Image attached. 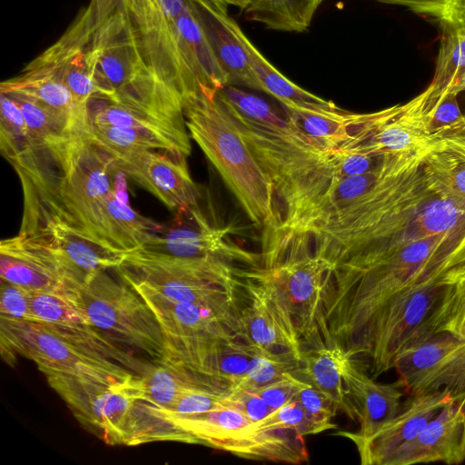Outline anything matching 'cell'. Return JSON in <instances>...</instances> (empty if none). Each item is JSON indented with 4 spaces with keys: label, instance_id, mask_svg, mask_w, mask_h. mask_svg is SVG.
<instances>
[{
    "label": "cell",
    "instance_id": "cell-1",
    "mask_svg": "<svg viewBox=\"0 0 465 465\" xmlns=\"http://www.w3.org/2000/svg\"><path fill=\"white\" fill-rule=\"evenodd\" d=\"M465 246V223L396 247L349 257L328 271L323 292L326 346L344 353L392 297L446 270Z\"/></svg>",
    "mask_w": 465,
    "mask_h": 465
},
{
    "label": "cell",
    "instance_id": "cell-2",
    "mask_svg": "<svg viewBox=\"0 0 465 465\" xmlns=\"http://www.w3.org/2000/svg\"><path fill=\"white\" fill-rule=\"evenodd\" d=\"M421 156L402 157L364 197L307 232L314 253L332 268L351 256L421 237L419 213L434 196L423 181Z\"/></svg>",
    "mask_w": 465,
    "mask_h": 465
},
{
    "label": "cell",
    "instance_id": "cell-3",
    "mask_svg": "<svg viewBox=\"0 0 465 465\" xmlns=\"http://www.w3.org/2000/svg\"><path fill=\"white\" fill-rule=\"evenodd\" d=\"M2 355L33 361L45 374L115 383L134 375L137 361L92 326L64 327L0 318Z\"/></svg>",
    "mask_w": 465,
    "mask_h": 465
},
{
    "label": "cell",
    "instance_id": "cell-4",
    "mask_svg": "<svg viewBox=\"0 0 465 465\" xmlns=\"http://www.w3.org/2000/svg\"><path fill=\"white\" fill-rule=\"evenodd\" d=\"M190 137L215 167L251 222L263 230L280 223L272 182L216 92L183 101Z\"/></svg>",
    "mask_w": 465,
    "mask_h": 465
},
{
    "label": "cell",
    "instance_id": "cell-5",
    "mask_svg": "<svg viewBox=\"0 0 465 465\" xmlns=\"http://www.w3.org/2000/svg\"><path fill=\"white\" fill-rule=\"evenodd\" d=\"M258 163L272 182L284 213L286 224L309 208L335 181L344 178V150L315 145L282 126L264 127L244 118L225 105ZM287 121V120H286Z\"/></svg>",
    "mask_w": 465,
    "mask_h": 465
},
{
    "label": "cell",
    "instance_id": "cell-6",
    "mask_svg": "<svg viewBox=\"0 0 465 465\" xmlns=\"http://www.w3.org/2000/svg\"><path fill=\"white\" fill-rule=\"evenodd\" d=\"M87 135L105 152L146 149L188 157L192 146L183 101L94 99L88 104Z\"/></svg>",
    "mask_w": 465,
    "mask_h": 465
},
{
    "label": "cell",
    "instance_id": "cell-7",
    "mask_svg": "<svg viewBox=\"0 0 465 465\" xmlns=\"http://www.w3.org/2000/svg\"><path fill=\"white\" fill-rule=\"evenodd\" d=\"M92 4L94 18L89 57L97 91L94 99L137 98L169 88L147 67L121 1L93 0Z\"/></svg>",
    "mask_w": 465,
    "mask_h": 465
},
{
    "label": "cell",
    "instance_id": "cell-8",
    "mask_svg": "<svg viewBox=\"0 0 465 465\" xmlns=\"http://www.w3.org/2000/svg\"><path fill=\"white\" fill-rule=\"evenodd\" d=\"M121 174L105 151L88 136L81 137L73 141L61 162L53 193L31 198L28 203L54 211L105 242L100 228L102 213Z\"/></svg>",
    "mask_w": 465,
    "mask_h": 465
},
{
    "label": "cell",
    "instance_id": "cell-9",
    "mask_svg": "<svg viewBox=\"0 0 465 465\" xmlns=\"http://www.w3.org/2000/svg\"><path fill=\"white\" fill-rule=\"evenodd\" d=\"M123 281L143 283L181 302L220 304L238 299L241 270L217 258L173 259L127 253L114 269Z\"/></svg>",
    "mask_w": 465,
    "mask_h": 465
},
{
    "label": "cell",
    "instance_id": "cell-10",
    "mask_svg": "<svg viewBox=\"0 0 465 465\" xmlns=\"http://www.w3.org/2000/svg\"><path fill=\"white\" fill-rule=\"evenodd\" d=\"M72 296L92 327L142 351L154 364L168 361L155 315L130 285L99 272Z\"/></svg>",
    "mask_w": 465,
    "mask_h": 465
},
{
    "label": "cell",
    "instance_id": "cell-11",
    "mask_svg": "<svg viewBox=\"0 0 465 465\" xmlns=\"http://www.w3.org/2000/svg\"><path fill=\"white\" fill-rule=\"evenodd\" d=\"M239 321L242 338L259 353L298 364L303 347L281 293L261 266L241 270Z\"/></svg>",
    "mask_w": 465,
    "mask_h": 465
},
{
    "label": "cell",
    "instance_id": "cell-12",
    "mask_svg": "<svg viewBox=\"0 0 465 465\" xmlns=\"http://www.w3.org/2000/svg\"><path fill=\"white\" fill-rule=\"evenodd\" d=\"M430 84L409 102L376 113L357 114L351 141L342 150L371 155L423 154L437 139L429 124Z\"/></svg>",
    "mask_w": 465,
    "mask_h": 465
},
{
    "label": "cell",
    "instance_id": "cell-13",
    "mask_svg": "<svg viewBox=\"0 0 465 465\" xmlns=\"http://www.w3.org/2000/svg\"><path fill=\"white\" fill-rule=\"evenodd\" d=\"M45 377L81 423L94 429L107 444H125L131 411L143 399L142 376L134 374L115 383L54 374Z\"/></svg>",
    "mask_w": 465,
    "mask_h": 465
},
{
    "label": "cell",
    "instance_id": "cell-14",
    "mask_svg": "<svg viewBox=\"0 0 465 465\" xmlns=\"http://www.w3.org/2000/svg\"><path fill=\"white\" fill-rule=\"evenodd\" d=\"M167 228H162L138 249V253L173 259L217 258L248 268L261 266L257 254L233 242L228 236L230 227L211 224L198 206L179 210Z\"/></svg>",
    "mask_w": 465,
    "mask_h": 465
},
{
    "label": "cell",
    "instance_id": "cell-15",
    "mask_svg": "<svg viewBox=\"0 0 465 465\" xmlns=\"http://www.w3.org/2000/svg\"><path fill=\"white\" fill-rule=\"evenodd\" d=\"M123 282L141 295L155 315L168 353L183 345L205 339H242L239 295L235 301L220 304L181 302L170 300L143 283Z\"/></svg>",
    "mask_w": 465,
    "mask_h": 465
},
{
    "label": "cell",
    "instance_id": "cell-16",
    "mask_svg": "<svg viewBox=\"0 0 465 465\" xmlns=\"http://www.w3.org/2000/svg\"><path fill=\"white\" fill-rule=\"evenodd\" d=\"M394 369L396 383L411 395L442 391L465 408V339L435 335L404 351Z\"/></svg>",
    "mask_w": 465,
    "mask_h": 465
},
{
    "label": "cell",
    "instance_id": "cell-17",
    "mask_svg": "<svg viewBox=\"0 0 465 465\" xmlns=\"http://www.w3.org/2000/svg\"><path fill=\"white\" fill-rule=\"evenodd\" d=\"M27 228L45 241L63 261L81 287L94 274L115 269L127 253L84 232L48 208L28 206Z\"/></svg>",
    "mask_w": 465,
    "mask_h": 465
},
{
    "label": "cell",
    "instance_id": "cell-18",
    "mask_svg": "<svg viewBox=\"0 0 465 465\" xmlns=\"http://www.w3.org/2000/svg\"><path fill=\"white\" fill-rule=\"evenodd\" d=\"M107 153L118 170L157 197L170 210L177 212L197 206L200 191L190 175L186 157L146 149Z\"/></svg>",
    "mask_w": 465,
    "mask_h": 465
},
{
    "label": "cell",
    "instance_id": "cell-19",
    "mask_svg": "<svg viewBox=\"0 0 465 465\" xmlns=\"http://www.w3.org/2000/svg\"><path fill=\"white\" fill-rule=\"evenodd\" d=\"M1 281L29 291L74 293L81 285L56 252L40 236L20 232L0 243Z\"/></svg>",
    "mask_w": 465,
    "mask_h": 465
},
{
    "label": "cell",
    "instance_id": "cell-20",
    "mask_svg": "<svg viewBox=\"0 0 465 465\" xmlns=\"http://www.w3.org/2000/svg\"><path fill=\"white\" fill-rule=\"evenodd\" d=\"M445 392L411 395L399 412L369 438L353 441L362 465H386L402 445L415 439L429 421L452 402Z\"/></svg>",
    "mask_w": 465,
    "mask_h": 465
},
{
    "label": "cell",
    "instance_id": "cell-21",
    "mask_svg": "<svg viewBox=\"0 0 465 465\" xmlns=\"http://www.w3.org/2000/svg\"><path fill=\"white\" fill-rule=\"evenodd\" d=\"M94 18V5L85 8L66 32L38 55L84 105L96 98L93 66L89 57Z\"/></svg>",
    "mask_w": 465,
    "mask_h": 465
},
{
    "label": "cell",
    "instance_id": "cell-22",
    "mask_svg": "<svg viewBox=\"0 0 465 465\" xmlns=\"http://www.w3.org/2000/svg\"><path fill=\"white\" fill-rule=\"evenodd\" d=\"M465 460V408L454 401L434 416L421 432L400 447L386 465H412Z\"/></svg>",
    "mask_w": 465,
    "mask_h": 465
},
{
    "label": "cell",
    "instance_id": "cell-23",
    "mask_svg": "<svg viewBox=\"0 0 465 465\" xmlns=\"http://www.w3.org/2000/svg\"><path fill=\"white\" fill-rule=\"evenodd\" d=\"M341 376L360 428L354 432L339 431V435L352 442L367 439L401 410V387L375 381L347 355L342 361Z\"/></svg>",
    "mask_w": 465,
    "mask_h": 465
},
{
    "label": "cell",
    "instance_id": "cell-24",
    "mask_svg": "<svg viewBox=\"0 0 465 465\" xmlns=\"http://www.w3.org/2000/svg\"><path fill=\"white\" fill-rule=\"evenodd\" d=\"M0 91L42 104L64 117L76 132L88 136V106L76 99L64 81L39 56L18 75L3 81Z\"/></svg>",
    "mask_w": 465,
    "mask_h": 465
},
{
    "label": "cell",
    "instance_id": "cell-25",
    "mask_svg": "<svg viewBox=\"0 0 465 465\" xmlns=\"http://www.w3.org/2000/svg\"><path fill=\"white\" fill-rule=\"evenodd\" d=\"M194 1L210 44L230 84L262 91L246 49L234 31V20L227 14V5L214 0Z\"/></svg>",
    "mask_w": 465,
    "mask_h": 465
},
{
    "label": "cell",
    "instance_id": "cell-26",
    "mask_svg": "<svg viewBox=\"0 0 465 465\" xmlns=\"http://www.w3.org/2000/svg\"><path fill=\"white\" fill-rule=\"evenodd\" d=\"M401 156L386 155L375 169L333 182L309 208L292 222L279 225L297 232H309L323 225L374 189L394 168Z\"/></svg>",
    "mask_w": 465,
    "mask_h": 465
},
{
    "label": "cell",
    "instance_id": "cell-27",
    "mask_svg": "<svg viewBox=\"0 0 465 465\" xmlns=\"http://www.w3.org/2000/svg\"><path fill=\"white\" fill-rule=\"evenodd\" d=\"M194 436L200 444L246 458L254 434V422L231 407L171 419Z\"/></svg>",
    "mask_w": 465,
    "mask_h": 465
},
{
    "label": "cell",
    "instance_id": "cell-28",
    "mask_svg": "<svg viewBox=\"0 0 465 465\" xmlns=\"http://www.w3.org/2000/svg\"><path fill=\"white\" fill-rule=\"evenodd\" d=\"M122 173L103 210L101 233L112 246L129 253L157 233L163 226L143 216L129 203Z\"/></svg>",
    "mask_w": 465,
    "mask_h": 465
},
{
    "label": "cell",
    "instance_id": "cell-29",
    "mask_svg": "<svg viewBox=\"0 0 465 465\" xmlns=\"http://www.w3.org/2000/svg\"><path fill=\"white\" fill-rule=\"evenodd\" d=\"M0 149L23 182L38 179L40 160L25 116L17 103L5 93L0 94Z\"/></svg>",
    "mask_w": 465,
    "mask_h": 465
},
{
    "label": "cell",
    "instance_id": "cell-30",
    "mask_svg": "<svg viewBox=\"0 0 465 465\" xmlns=\"http://www.w3.org/2000/svg\"><path fill=\"white\" fill-rule=\"evenodd\" d=\"M346 354L338 347L322 346L303 350L299 368L293 372L329 398L338 411L356 420L341 376V364Z\"/></svg>",
    "mask_w": 465,
    "mask_h": 465
},
{
    "label": "cell",
    "instance_id": "cell-31",
    "mask_svg": "<svg viewBox=\"0 0 465 465\" xmlns=\"http://www.w3.org/2000/svg\"><path fill=\"white\" fill-rule=\"evenodd\" d=\"M289 127L315 145L325 149H343L351 141V127L356 114L341 109H308L284 106Z\"/></svg>",
    "mask_w": 465,
    "mask_h": 465
},
{
    "label": "cell",
    "instance_id": "cell-32",
    "mask_svg": "<svg viewBox=\"0 0 465 465\" xmlns=\"http://www.w3.org/2000/svg\"><path fill=\"white\" fill-rule=\"evenodd\" d=\"M246 459L298 464L308 460L304 435L274 412L254 422Z\"/></svg>",
    "mask_w": 465,
    "mask_h": 465
},
{
    "label": "cell",
    "instance_id": "cell-33",
    "mask_svg": "<svg viewBox=\"0 0 465 465\" xmlns=\"http://www.w3.org/2000/svg\"><path fill=\"white\" fill-rule=\"evenodd\" d=\"M460 252L440 279V294L427 321L431 337L450 334L465 339V258Z\"/></svg>",
    "mask_w": 465,
    "mask_h": 465
},
{
    "label": "cell",
    "instance_id": "cell-34",
    "mask_svg": "<svg viewBox=\"0 0 465 465\" xmlns=\"http://www.w3.org/2000/svg\"><path fill=\"white\" fill-rule=\"evenodd\" d=\"M233 28L246 49L251 66L262 92L271 94L284 106L293 105L316 110L340 109L332 102L315 96L291 82L262 56L235 21Z\"/></svg>",
    "mask_w": 465,
    "mask_h": 465
},
{
    "label": "cell",
    "instance_id": "cell-35",
    "mask_svg": "<svg viewBox=\"0 0 465 465\" xmlns=\"http://www.w3.org/2000/svg\"><path fill=\"white\" fill-rule=\"evenodd\" d=\"M420 171L434 196L465 210V163L460 159L434 144L422 154Z\"/></svg>",
    "mask_w": 465,
    "mask_h": 465
},
{
    "label": "cell",
    "instance_id": "cell-36",
    "mask_svg": "<svg viewBox=\"0 0 465 465\" xmlns=\"http://www.w3.org/2000/svg\"><path fill=\"white\" fill-rule=\"evenodd\" d=\"M322 0H251L249 17L270 28L302 31Z\"/></svg>",
    "mask_w": 465,
    "mask_h": 465
},
{
    "label": "cell",
    "instance_id": "cell-37",
    "mask_svg": "<svg viewBox=\"0 0 465 465\" xmlns=\"http://www.w3.org/2000/svg\"><path fill=\"white\" fill-rule=\"evenodd\" d=\"M143 399L162 411L169 410L183 391L197 386L181 368L167 361L155 364L142 376Z\"/></svg>",
    "mask_w": 465,
    "mask_h": 465
},
{
    "label": "cell",
    "instance_id": "cell-38",
    "mask_svg": "<svg viewBox=\"0 0 465 465\" xmlns=\"http://www.w3.org/2000/svg\"><path fill=\"white\" fill-rule=\"evenodd\" d=\"M34 322L64 327L91 326L70 292L31 291Z\"/></svg>",
    "mask_w": 465,
    "mask_h": 465
},
{
    "label": "cell",
    "instance_id": "cell-39",
    "mask_svg": "<svg viewBox=\"0 0 465 465\" xmlns=\"http://www.w3.org/2000/svg\"><path fill=\"white\" fill-rule=\"evenodd\" d=\"M442 35L436 69L431 84L444 91L457 74L465 67V23L458 21L443 24Z\"/></svg>",
    "mask_w": 465,
    "mask_h": 465
},
{
    "label": "cell",
    "instance_id": "cell-40",
    "mask_svg": "<svg viewBox=\"0 0 465 465\" xmlns=\"http://www.w3.org/2000/svg\"><path fill=\"white\" fill-rule=\"evenodd\" d=\"M216 95L222 103L253 124L264 127L287 124L286 119L282 118L264 100L232 84L218 90Z\"/></svg>",
    "mask_w": 465,
    "mask_h": 465
},
{
    "label": "cell",
    "instance_id": "cell-41",
    "mask_svg": "<svg viewBox=\"0 0 465 465\" xmlns=\"http://www.w3.org/2000/svg\"><path fill=\"white\" fill-rule=\"evenodd\" d=\"M430 85L429 124L432 135L438 139L445 134L465 132V115L459 105L457 94Z\"/></svg>",
    "mask_w": 465,
    "mask_h": 465
},
{
    "label": "cell",
    "instance_id": "cell-42",
    "mask_svg": "<svg viewBox=\"0 0 465 465\" xmlns=\"http://www.w3.org/2000/svg\"><path fill=\"white\" fill-rule=\"evenodd\" d=\"M220 407H228L225 394L199 386H190L169 410L162 411L170 419L201 414Z\"/></svg>",
    "mask_w": 465,
    "mask_h": 465
},
{
    "label": "cell",
    "instance_id": "cell-43",
    "mask_svg": "<svg viewBox=\"0 0 465 465\" xmlns=\"http://www.w3.org/2000/svg\"><path fill=\"white\" fill-rule=\"evenodd\" d=\"M296 398L302 406L312 434L337 428L331 420L338 410L334 403L315 387L308 383L297 393Z\"/></svg>",
    "mask_w": 465,
    "mask_h": 465
},
{
    "label": "cell",
    "instance_id": "cell-44",
    "mask_svg": "<svg viewBox=\"0 0 465 465\" xmlns=\"http://www.w3.org/2000/svg\"><path fill=\"white\" fill-rule=\"evenodd\" d=\"M299 366L257 353L250 361L245 374L235 387L257 390L280 380L287 372L293 373Z\"/></svg>",
    "mask_w": 465,
    "mask_h": 465
},
{
    "label": "cell",
    "instance_id": "cell-45",
    "mask_svg": "<svg viewBox=\"0 0 465 465\" xmlns=\"http://www.w3.org/2000/svg\"><path fill=\"white\" fill-rule=\"evenodd\" d=\"M407 6L412 11L437 18L442 24L460 19L465 12V0H378Z\"/></svg>",
    "mask_w": 465,
    "mask_h": 465
},
{
    "label": "cell",
    "instance_id": "cell-46",
    "mask_svg": "<svg viewBox=\"0 0 465 465\" xmlns=\"http://www.w3.org/2000/svg\"><path fill=\"white\" fill-rule=\"evenodd\" d=\"M1 316L34 322L31 311V291L1 281Z\"/></svg>",
    "mask_w": 465,
    "mask_h": 465
},
{
    "label": "cell",
    "instance_id": "cell-47",
    "mask_svg": "<svg viewBox=\"0 0 465 465\" xmlns=\"http://www.w3.org/2000/svg\"><path fill=\"white\" fill-rule=\"evenodd\" d=\"M308 382L301 380L292 372H287L280 380L256 390L259 395L272 410H276L296 397L297 393Z\"/></svg>",
    "mask_w": 465,
    "mask_h": 465
},
{
    "label": "cell",
    "instance_id": "cell-48",
    "mask_svg": "<svg viewBox=\"0 0 465 465\" xmlns=\"http://www.w3.org/2000/svg\"><path fill=\"white\" fill-rule=\"evenodd\" d=\"M225 397L228 407L241 411L253 422L261 420L272 411L256 390L234 387Z\"/></svg>",
    "mask_w": 465,
    "mask_h": 465
},
{
    "label": "cell",
    "instance_id": "cell-49",
    "mask_svg": "<svg viewBox=\"0 0 465 465\" xmlns=\"http://www.w3.org/2000/svg\"><path fill=\"white\" fill-rule=\"evenodd\" d=\"M435 144L453 153L465 163V132L445 134Z\"/></svg>",
    "mask_w": 465,
    "mask_h": 465
},
{
    "label": "cell",
    "instance_id": "cell-50",
    "mask_svg": "<svg viewBox=\"0 0 465 465\" xmlns=\"http://www.w3.org/2000/svg\"><path fill=\"white\" fill-rule=\"evenodd\" d=\"M444 91L456 94L465 91V67L457 74L450 84Z\"/></svg>",
    "mask_w": 465,
    "mask_h": 465
},
{
    "label": "cell",
    "instance_id": "cell-51",
    "mask_svg": "<svg viewBox=\"0 0 465 465\" xmlns=\"http://www.w3.org/2000/svg\"><path fill=\"white\" fill-rule=\"evenodd\" d=\"M459 21H462L463 23H465V12H464V14L462 15V16L460 17V19Z\"/></svg>",
    "mask_w": 465,
    "mask_h": 465
},
{
    "label": "cell",
    "instance_id": "cell-52",
    "mask_svg": "<svg viewBox=\"0 0 465 465\" xmlns=\"http://www.w3.org/2000/svg\"><path fill=\"white\" fill-rule=\"evenodd\" d=\"M461 256L462 257H465V248L463 249V251L461 252Z\"/></svg>",
    "mask_w": 465,
    "mask_h": 465
}]
</instances>
